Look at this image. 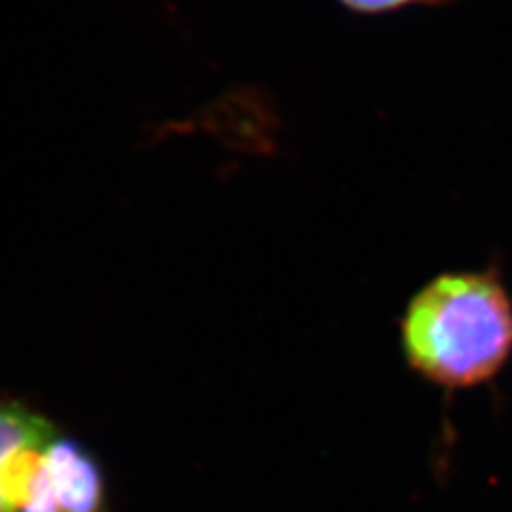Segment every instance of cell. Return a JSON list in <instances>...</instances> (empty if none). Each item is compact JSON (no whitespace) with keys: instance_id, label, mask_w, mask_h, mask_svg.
I'll list each match as a JSON object with an SVG mask.
<instances>
[{"instance_id":"cell-1","label":"cell","mask_w":512,"mask_h":512,"mask_svg":"<svg viewBox=\"0 0 512 512\" xmlns=\"http://www.w3.org/2000/svg\"><path fill=\"white\" fill-rule=\"evenodd\" d=\"M412 370L448 389L474 387L500 372L512 352V301L493 274L440 276L402 320Z\"/></svg>"},{"instance_id":"cell-2","label":"cell","mask_w":512,"mask_h":512,"mask_svg":"<svg viewBox=\"0 0 512 512\" xmlns=\"http://www.w3.org/2000/svg\"><path fill=\"white\" fill-rule=\"evenodd\" d=\"M103 470L86 448L67 438L47 446L43 468L20 512H103Z\"/></svg>"},{"instance_id":"cell-3","label":"cell","mask_w":512,"mask_h":512,"mask_svg":"<svg viewBox=\"0 0 512 512\" xmlns=\"http://www.w3.org/2000/svg\"><path fill=\"white\" fill-rule=\"evenodd\" d=\"M342 3L352 9H357V11L376 13V11H389V9L406 7V5H414V3H431V0H342Z\"/></svg>"},{"instance_id":"cell-4","label":"cell","mask_w":512,"mask_h":512,"mask_svg":"<svg viewBox=\"0 0 512 512\" xmlns=\"http://www.w3.org/2000/svg\"><path fill=\"white\" fill-rule=\"evenodd\" d=\"M18 453H13V442H11V436L7 434V429H5V425L0 423V470L5 468V463L11 459V457H15ZM0 512H13L5 502H3V498H0Z\"/></svg>"}]
</instances>
